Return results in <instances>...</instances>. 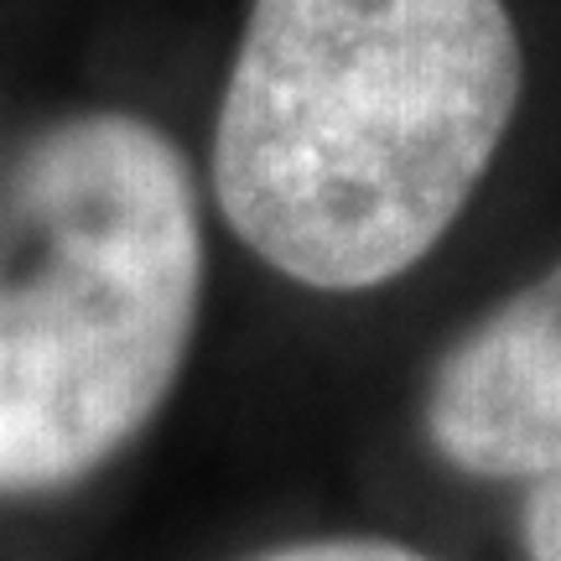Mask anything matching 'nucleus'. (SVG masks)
Returning a JSON list of instances; mask_svg holds the SVG:
<instances>
[{
    "mask_svg": "<svg viewBox=\"0 0 561 561\" xmlns=\"http://www.w3.org/2000/svg\"><path fill=\"white\" fill-rule=\"evenodd\" d=\"M520 89L504 0H250L214 121V203L307 291L390 286L473 203Z\"/></svg>",
    "mask_w": 561,
    "mask_h": 561,
    "instance_id": "nucleus-1",
    "label": "nucleus"
},
{
    "mask_svg": "<svg viewBox=\"0 0 561 561\" xmlns=\"http://www.w3.org/2000/svg\"><path fill=\"white\" fill-rule=\"evenodd\" d=\"M203 312V208L167 130L79 110L0 178V504L53 500L172 401Z\"/></svg>",
    "mask_w": 561,
    "mask_h": 561,
    "instance_id": "nucleus-2",
    "label": "nucleus"
},
{
    "mask_svg": "<svg viewBox=\"0 0 561 561\" xmlns=\"http://www.w3.org/2000/svg\"><path fill=\"white\" fill-rule=\"evenodd\" d=\"M421 432L468 479L561 473V261L489 307L437 359Z\"/></svg>",
    "mask_w": 561,
    "mask_h": 561,
    "instance_id": "nucleus-3",
    "label": "nucleus"
},
{
    "mask_svg": "<svg viewBox=\"0 0 561 561\" xmlns=\"http://www.w3.org/2000/svg\"><path fill=\"white\" fill-rule=\"evenodd\" d=\"M250 561H437L416 546L385 541V536H318V541H291L276 551H261Z\"/></svg>",
    "mask_w": 561,
    "mask_h": 561,
    "instance_id": "nucleus-4",
    "label": "nucleus"
},
{
    "mask_svg": "<svg viewBox=\"0 0 561 561\" xmlns=\"http://www.w3.org/2000/svg\"><path fill=\"white\" fill-rule=\"evenodd\" d=\"M520 536L530 561H561V473L541 479L525 494L520 510Z\"/></svg>",
    "mask_w": 561,
    "mask_h": 561,
    "instance_id": "nucleus-5",
    "label": "nucleus"
}]
</instances>
